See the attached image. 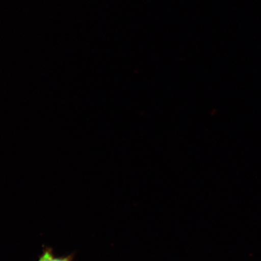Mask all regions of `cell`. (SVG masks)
I'll use <instances>...</instances> for the list:
<instances>
[{
	"label": "cell",
	"instance_id": "6da1fadb",
	"mask_svg": "<svg viewBox=\"0 0 261 261\" xmlns=\"http://www.w3.org/2000/svg\"><path fill=\"white\" fill-rule=\"evenodd\" d=\"M74 253L64 256H55L53 249L50 247H45L37 261H73Z\"/></svg>",
	"mask_w": 261,
	"mask_h": 261
}]
</instances>
